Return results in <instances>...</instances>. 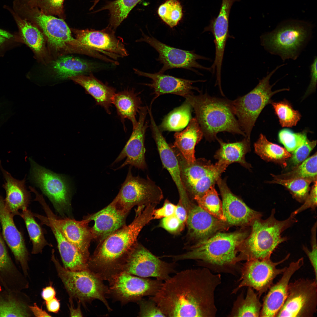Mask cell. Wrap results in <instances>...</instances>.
Masks as SVG:
<instances>
[{
    "instance_id": "obj_46",
    "label": "cell",
    "mask_w": 317,
    "mask_h": 317,
    "mask_svg": "<svg viewBox=\"0 0 317 317\" xmlns=\"http://www.w3.org/2000/svg\"><path fill=\"white\" fill-rule=\"evenodd\" d=\"M271 103L282 127L295 126L300 119V113L298 111L294 110L291 104L286 100Z\"/></svg>"
},
{
    "instance_id": "obj_53",
    "label": "cell",
    "mask_w": 317,
    "mask_h": 317,
    "mask_svg": "<svg viewBox=\"0 0 317 317\" xmlns=\"http://www.w3.org/2000/svg\"><path fill=\"white\" fill-rule=\"evenodd\" d=\"M310 194L303 203V204L291 214L294 216L309 208L315 210L317 206V180L314 182Z\"/></svg>"
},
{
    "instance_id": "obj_59",
    "label": "cell",
    "mask_w": 317,
    "mask_h": 317,
    "mask_svg": "<svg viewBox=\"0 0 317 317\" xmlns=\"http://www.w3.org/2000/svg\"><path fill=\"white\" fill-rule=\"evenodd\" d=\"M56 292L54 288L50 285L43 289L41 296L45 302L49 301L55 297Z\"/></svg>"
},
{
    "instance_id": "obj_29",
    "label": "cell",
    "mask_w": 317,
    "mask_h": 317,
    "mask_svg": "<svg viewBox=\"0 0 317 317\" xmlns=\"http://www.w3.org/2000/svg\"><path fill=\"white\" fill-rule=\"evenodd\" d=\"M0 169L4 179L2 187L6 193L4 199L6 206L14 217L19 216V210L27 208L31 199L30 193L25 185L26 178L18 180L14 178L3 168L0 161Z\"/></svg>"
},
{
    "instance_id": "obj_44",
    "label": "cell",
    "mask_w": 317,
    "mask_h": 317,
    "mask_svg": "<svg viewBox=\"0 0 317 317\" xmlns=\"http://www.w3.org/2000/svg\"><path fill=\"white\" fill-rule=\"evenodd\" d=\"M315 181L310 179H283L273 177V180L267 181V183L283 186L289 190L294 198L298 202L303 203L309 194L310 184Z\"/></svg>"
},
{
    "instance_id": "obj_12",
    "label": "cell",
    "mask_w": 317,
    "mask_h": 317,
    "mask_svg": "<svg viewBox=\"0 0 317 317\" xmlns=\"http://www.w3.org/2000/svg\"><path fill=\"white\" fill-rule=\"evenodd\" d=\"M31 169L29 178L49 198L56 211L64 217L70 212L71 188L66 177L46 169L29 158Z\"/></svg>"
},
{
    "instance_id": "obj_37",
    "label": "cell",
    "mask_w": 317,
    "mask_h": 317,
    "mask_svg": "<svg viewBox=\"0 0 317 317\" xmlns=\"http://www.w3.org/2000/svg\"><path fill=\"white\" fill-rule=\"evenodd\" d=\"M7 9L12 14L18 27V37L36 53L42 54L45 48V39L42 33L34 24L21 18L9 8Z\"/></svg>"
},
{
    "instance_id": "obj_23",
    "label": "cell",
    "mask_w": 317,
    "mask_h": 317,
    "mask_svg": "<svg viewBox=\"0 0 317 317\" xmlns=\"http://www.w3.org/2000/svg\"><path fill=\"white\" fill-rule=\"evenodd\" d=\"M134 70L137 75L151 79L150 83L143 84L153 90V94L155 97L152 102L160 95L168 94L179 95L186 98L193 94V90L200 92L197 87L193 86V83L205 81L203 80H192L186 79L158 72L153 73H148L136 68H134Z\"/></svg>"
},
{
    "instance_id": "obj_8",
    "label": "cell",
    "mask_w": 317,
    "mask_h": 317,
    "mask_svg": "<svg viewBox=\"0 0 317 317\" xmlns=\"http://www.w3.org/2000/svg\"><path fill=\"white\" fill-rule=\"evenodd\" d=\"M14 11L21 18L35 23L46 36L50 45L58 51L79 52L77 41L72 36L70 28L62 19L46 14L37 7L29 6L15 0L13 2Z\"/></svg>"
},
{
    "instance_id": "obj_49",
    "label": "cell",
    "mask_w": 317,
    "mask_h": 317,
    "mask_svg": "<svg viewBox=\"0 0 317 317\" xmlns=\"http://www.w3.org/2000/svg\"><path fill=\"white\" fill-rule=\"evenodd\" d=\"M64 0H36L33 7H37L48 15H54L60 18L64 17L63 10Z\"/></svg>"
},
{
    "instance_id": "obj_28",
    "label": "cell",
    "mask_w": 317,
    "mask_h": 317,
    "mask_svg": "<svg viewBox=\"0 0 317 317\" xmlns=\"http://www.w3.org/2000/svg\"><path fill=\"white\" fill-rule=\"evenodd\" d=\"M36 217L43 224L51 229L57 241L64 267L72 271L88 269L90 258L85 256L76 247L67 240L49 218L38 214Z\"/></svg>"
},
{
    "instance_id": "obj_20",
    "label": "cell",
    "mask_w": 317,
    "mask_h": 317,
    "mask_svg": "<svg viewBox=\"0 0 317 317\" xmlns=\"http://www.w3.org/2000/svg\"><path fill=\"white\" fill-rule=\"evenodd\" d=\"M46 215L54 223L64 237L76 247L85 256L90 258L89 248L92 239L89 222L84 219L77 221L69 218H59L53 213L44 199L40 200Z\"/></svg>"
},
{
    "instance_id": "obj_19",
    "label": "cell",
    "mask_w": 317,
    "mask_h": 317,
    "mask_svg": "<svg viewBox=\"0 0 317 317\" xmlns=\"http://www.w3.org/2000/svg\"><path fill=\"white\" fill-rule=\"evenodd\" d=\"M147 113V107H141L140 108L136 126L133 128L129 140L112 164L113 165L126 158L125 161L117 170L128 165L142 170L146 168L144 140L146 131L148 127V122L146 120Z\"/></svg>"
},
{
    "instance_id": "obj_47",
    "label": "cell",
    "mask_w": 317,
    "mask_h": 317,
    "mask_svg": "<svg viewBox=\"0 0 317 317\" xmlns=\"http://www.w3.org/2000/svg\"><path fill=\"white\" fill-rule=\"evenodd\" d=\"M157 12L162 20L170 28L176 26L181 19L182 7L178 0H167L158 9Z\"/></svg>"
},
{
    "instance_id": "obj_38",
    "label": "cell",
    "mask_w": 317,
    "mask_h": 317,
    "mask_svg": "<svg viewBox=\"0 0 317 317\" xmlns=\"http://www.w3.org/2000/svg\"><path fill=\"white\" fill-rule=\"evenodd\" d=\"M254 147L256 153L262 159L277 163L283 167L286 166V161L291 155L285 148L269 141L262 134L254 143Z\"/></svg>"
},
{
    "instance_id": "obj_25",
    "label": "cell",
    "mask_w": 317,
    "mask_h": 317,
    "mask_svg": "<svg viewBox=\"0 0 317 317\" xmlns=\"http://www.w3.org/2000/svg\"><path fill=\"white\" fill-rule=\"evenodd\" d=\"M303 264V257L291 262L279 281L271 286L264 298L260 317H276L287 297L291 278Z\"/></svg>"
},
{
    "instance_id": "obj_4",
    "label": "cell",
    "mask_w": 317,
    "mask_h": 317,
    "mask_svg": "<svg viewBox=\"0 0 317 317\" xmlns=\"http://www.w3.org/2000/svg\"><path fill=\"white\" fill-rule=\"evenodd\" d=\"M194 111L206 139H216L220 132L241 134L246 138L235 117L231 101L212 97L207 94H191L186 98Z\"/></svg>"
},
{
    "instance_id": "obj_10",
    "label": "cell",
    "mask_w": 317,
    "mask_h": 317,
    "mask_svg": "<svg viewBox=\"0 0 317 317\" xmlns=\"http://www.w3.org/2000/svg\"><path fill=\"white\" fill-rule=\"evenodd\" d=\"M79 52L115 65L118 60L128 53L122 39L117 37L115 31L107 26L100 30L74 29Z\"/></svg>"
},
{
    "instance_id": "obj_22",
    "label": "cell",
    "mask_w": 317,
    "mask_h": 317,
    "mask_svg": "<svg viewBox=\"0 0 317 317\" xmlns=\"http://www.w3.org/2000/svg\"><path fill=\"white\" fill-rule=\"evenodd\" d=\"M222 198V209L225 222L232 225H251L262 214L248 206L234 194L228 187L225 179L220 178L217 182Z\"/></svg>"
},
{
    "instance_id": "obj_26",
    "label": "cell",
    "mask_w": 317,
    "mask_h": 317,
    "mask_svg": "<svg viewBox=\"0 0 317 317\" xmlns=\"http://www.w3.org/2000/svg\"><path fill=\"white\" fill-rule=\"evenodd\" d=\"M150 127L164 167L168 171L178 189L180 201L185 205L190 201L184 189L181 181L178 160L173 150L166 142L154 119L150 120Z\"/></svg>"
},
{
    "instance_id": "obj_52",
    "label": "cell",
    "mask_w": 317,
    "mask_h": 317,
    "mask_svg": "<svg viewBox=\"0 0 317 317\" xmlns=\"http://www.w3.org/2000/svg\"><path fill=\"white\" fill-rule=\"evenodd\" d=\"M317 222H316L311 230V249L309 250L303 246V249L308 257L314 270L315 280L317 281V246L316 241Z\"/></svg>"
},
{
    "instance_id": "obj_51",
    "label": "cell",
    "mask_w": 317,
    "mask_h": 317,
    "mask_svg": "<svg viewBox=\"0 0 317 317\" xmlns=\"http://www.w3.org/2000/svg\"><path fill=\"white\" fill-rule=\"evenodd\" d=\"M140 308L139 314L140 317H166L156 303L150 298H143L137 302Z\"/></svg>"
},
{
    "instance_id": "obj_57",
    "label": "cell",
    "mask_w": 317,
    "mask_h": 317,
    "mask_svg": "<svg viewBox=\"0 0 317 317\" xmlns=\"http://www.w3.org/2000/svg\"><path fill=\"white\" fill-rule=\"evenodd\" d=\"M18 38L17 36L0 29V50L3 49L15 40H18Z\"/></svg>"
},
{
    "instance_id": "obj_11",
    "label": "cell",
    "mask_w": 317,
    "mask_h": 317,
    "mask_svg": "<svg viewBox=\"0 0 317 317\" xmlns=\"http://www.w3.org/2000/svg\"><path fill=\"white\" fill-rule=\"evenodd\" d=\"M171 148L178 160L183 185L190 199L202 196L214 186L227 167L218 162L213 164L203 158L189 163L178 150Z\"/></svg>"
},
{
    "instance_id": "obj_54",
    "label": "cell",
    "mask_w": 317,
    "mask_h": 317,
    "mask_svg": "<svg viewBox=\"0 0 317 317\" xmlns=\"http://www.w3.org/2000/svg\"><path fill=\"white\" fill-rule=\"evenodd\" d=\"M160 225L169 232L176 233L181 230L184 225L174 215L162 218Z\"/></svg>"
},
{
    "instance_id": "obj_5",
    "label": "cell",
    "mask_w": 317,
    "mask_h": 317,
    "mask_svg": "<svg viewBox=\"0 0 317 317\" xmlns=\"http://www.w3.org/2000/svg\"><path fill=\"white\" fill-rule=\"evenodd\" d=\"M273 209L270 216L265 220L261 217L252 222L251 230L240 249V261L263 259L270 258L272 254L280 244L286 241L282 233L297 221L291 213L287 219L279 220L275 217Z\"/></svg>"
},
{
    "instance_id": "obj_33",
    "label": "cell",
    "mask_w": 317,
    "mask_h": 317,
    "mask_svg": "<svg viewBox=\"0 0 317 317\" xmlns=\"http://www.w3.org/2000/svg\"><path fill=\"white\" fill-rule=\"evenodd\" d=\"M52 66L57 77L63 79L90 73L104 68V65L98 63L71 56L59 58L54 61Z\"/></svg>"
},
{
    "instance_id": "obj_56",
    "label": "cell",
    "mask_w": 317,
    "mask_h": 317,
    "mask_svg": "<svg viewBox=\"0 0 317 317\" xmlns=\"http://www.w3.org/2000/svg\"><path fill=\"white\" fill-rule=\"evenodd\" d=\"M317 58L315 56L310 66V81L309 85L306 93L307 95L314 91L316 87L317 78Z\"/></svg>"
},
{
    "instance_id": "obj_3",
    "label": "cell",
    "mask_w": 317,
    "mask_h": 317,
    "mask_svg": "<svg viewBox=\"0 0 317 317\" xmlns=\"http://www.w3.org/2000/svg\"><path fill=\"white\" fill-rule=\"evenodd\" d=\"M248 236L246 232H219L200 241L185 253L167 255L173 262L194 260L206 265L205 267L223 269L232 267L239 261L241 247Z\"/></svg>"
},
{
    "instance_id": "obj_58",
    "label": "cell",
    "mask_w": 317,
    "mask_h": 317,
    "mask_svg": "<svg viewBox=\"0 0 317 317\" xmlns=\"http://www.w3.org/2000/svg\"><path fill=\"white\" fill-rule=\"evenodd\" d=\"M175 215L183 224L184 225L186 222L188 217L187 210L179 201L178 204L176 205Z\"/></svg>"
},
{
    "instance_id": "obj_43",
    "label": "cell",
    "mask_w": 317,
    "mask_h": 317,
    "mask_svg": "<svg viewBox=\"0 0 317 317\" xmlns=\"http://www.w3.org/2000/svg\"><path fill=\"white\" fill-rule=\"evenodd\" d=\"M317 156L316 152L289 172L278 175L272 174V176L283 179L301 178L317 180Z\"/></svg>"
},
{
    "instance_id": "obj_62",
    "label": "cell",
    "mask_w": 317,
    "mask_h": 317,
    "mask_svg": "<svg viewBox=\"0 0 317 317\" xmlns=\"http://www.w3.org/2000/svg\"><path fill=\"white\" fill-rule=\"evenodd\" d=\"M72 299L70 298V305L69 306L70 316L71 317H82V314L81 310L80 303L78 301V306L77 308H75L72 305Z\"/></svg>"
},
{
    "instance_id": "obj_1",
    "label": "cell",
    "mask_w": 317,
    "mask_h": 317,
    "mask_svg": "<svg viewBox=\"0 0 317 317\" xmlns=\"http://www.w3.org/2000/svg\"><path fill=\"white\" fill-rule=\"evenodd\" d=\"M149 297L166 317H213L217 309L215 291L221 276L205 267L176 272Z\"/></svg>"
},
{
    "instance_id": "obj_16",
    "label": "cell",
    "mask_w": 317,
    "mask_h": 317,
    "mask_svg": "<svg viewBox=\"0 0 317 317\" xmlns=\"http://www.w3.org/2000/svg\"><path fill=\"white\" fill-rule=\"evenodd\" d=\"M109 292L123 304L137 302L144 297L153 296L161 288L163 281L135 276L121 272L112 276Z\"/></svg>"
},
{
    "instance_id": "obj_63",
    "label": "cell",
    "mask_w": 317,
    "mask_h": 317,
    "mask_svg": "<svg viewBox=\"0 0 317 317\" xmlns=\"http://www.w3.org/2000/svg\"><path fill=\"white\" fill-rule=\"evenodd\" d=\"M21 3L26 5L33 7L34 6L36 0H18Z\"/></svg>"
},
{
    "instance_id": "obj_7",
    "label": "cell",
    "mask_w": 317,
    "mask_h": 317,
    "mask_svg": "<svg viewBox=\"0 0 317 317\" xmlns=\"http://www.w3.org/2000/svg\"><path fill=\"white\" fill-rule=\"evenodd\" d=\"M52 254L51 260L70 298L77 299L80 302L97 299L104 304L109 311H111L105 297L109 290L101 278L88 269L79 271L67 269L56 258L54 249Z\"/></svg>"
},
{
    "instance_id": "obj_27",
    "label": "cell",
    "mask_w": 317,
    "mask_h": 317,
    "mask_svg": "<svg viewBox=\"0 0 317 317\" xmlns=\"http://www.w3.org/2000/svg\"><path fill=\"white\" fill-rule=\"evenodd\" d=\"M186 221L190 237L201 241L226 227V222L210 214L198 205L192 203L187 209Z\"/></svg>"
},
{
    "instance_id": "obj_61",
    "label": "cell",
    "mask_w": 317,
    "mask_h": 317,
    "mask_svg": "<svg viewBox=\"0 0 317 317\" xmlns=\"http://www.w3.org/2000/svg\"><path fill=\"white\" fill-rule=\"evenodd\" d=\"M30 311L34 316L37 317H51L50 314L38 306L36 303L33 306H29Z\"/></svg>"
},
{
    "instance_id": "obj_45",
    "label": "cell",
    "mask_w": 317,
    "mask_h": 317,
    "mask_svg": "<svg viewBox=\"0 0 317 317\" xmlns=\"http://www.w3.org/2000/svg\"><path fill=\"white\" fill-rule=\"evenodd\" d=\"M193 200L197 202L198 205L207 212L225 222L223 213L222 202L214 186L211 187L203 195L196 197Z\"/></svg>"
},
{
    "instance_id": "obj_24",
    "label": "cell",
    "mask_w": 317,
    "mask_h": 317,
    "mask_svg": "<svg viewBox=\"0 0 317 317\" xmlns=\"http://www.w3.org/2000/svg\"><path fill=\"white\" fill-rule=\"evenodd\" d=\"M128 214L118 207L114 199L103 209L86 217L85 219L89 222H94L90 228L92 239L100 242L125 225Z\"/></svg>"
},
{
    "instance_id": "obj_32",
    "label": "cell",
    "mask_w": 317,
    "mask_h": 317,
    "mask_svg": "<svg viewBox=\"0 0 317 317\" xmlns=\"http://www.w3.org/2000/svg\"><path fill=\"white\" fill-rule=\"evenodd\" d=\"M203 136L201 129L195 118H191L186 128L176 132L175 141L172 147L177 149L189 163L193 162L195 158V147Z\"/></svg>"
},
{
    "instance_id": "obj_50",
    "label": "cell",
    "mask_w": 317,
    "mask_h": 317,
    "mask_svg": "<svg viewBox=\"0 0 317 317\" xmlns=\"http://www.w3.org/2000/svg\"><path fill=\"white\" fill-rule=\"evenodd\" d=\"M316 140L311 141L307 138L302 145L292 153L290 161L294 167L299 165L307 158L316 145Z\"/></svg>"
},
{
    "instance_id": "obj_40",
    "label": "cell",
    "mask_w": 317,
    "mask_h": 317,
    "mask_svg": "<svg viewBox=\"0 0 317 317\" xmlns=\"http://www.w3.org/2000/svg\"><path fill=\"white\" fill-rule=\"evenodd\" d=\"M192 107L186 100L180 106L170 112L163 119L158 128L164 131H179L187 126L191 119Z\"/></svg>"
},
{
    "instance_id": "obj_6",
    "label": "cell",
    "mask_w": 317,
    "mask_h": 317,
    "mask_svg": "<svg viewBox=\"0 0 317 317\" xmlns=\"http://www.w3.org/2000/svg\"><path fill=\"white\" fill-rule=\"evenodd\" d=\"M311 25L303 21L288 20L273 31L262 35L261 45L270 53L278 55L283 60H295L310 40Z\"/></svg>"
},
{
    "instance_id": "obj_60",
    "label": "cell",
    "mask_w": 317,
    "mask_h": 317,
    "mask_svg": "<svg viewBox=\"0 0 317 317\" xmlns=\"http://www.w3.org/2000/svg\"><path fill=\"white\" fill-rule=\"evenodd\" d=\"M45 302L48 311L55 313L59 312L60 309V303L59 300L55 297Z\"/></svg>"
},
{
    "instance_id": "obj_18",
    "label": "cell",
    "mask_w": 317,
    "mask_h": 317,
    "mask_svg": "<svg viewBox=\"0 0 317 317\" xmlns=\"http://www.w3.org/2000/svg\"><path fill=\"white\" fill-rule=\"evenodd\" d=\"M142 36V38L136 41L147 43L158 53L157 60L163 65L158 73L163 74L168 70L177 68L186 69L197 73L194 68L211 71L210 68L204 67L197 61L199 59H208L207 58L197 54L193 51L183 50L171 46L143 33Z\"/></svg>"
},
{
    "instance_id": "obj_42",
    "label": "cell",
    "mask_w": 317,
    "mask_h": 317,
    "mask_svg": "<svg viewBox=\"0 0 317 317\" xmlns=\"http://www.w3.org/2000/svg\"><path fill=\"white\" fill-rule=\"evenodd\" d=\"M19 216L23 220L30 240L32 244L31 253H41L44 247L49 244L45 238L43 230L34 218L33 213L26 208L22 210Z\"/></svg>"
},
{
    "instance_id": "obj_55",
    "label": "cell",
    "mask_w": 317,
    "mask_h": 317,
    "mask_svg": "<svg viewBox=\"0 0 317 317\" xmlns=\"http://www.w3.org/2000/svg\"><path fill=\"white\" fill-rule=\"evenodd\" d=\"M176 208V205L166 200L161 207L154 210L153 219H158L174 215Z\"/></svg>"
},
{
    "instance_id": "obj_21",
    "label": "cell",
    "mask_w": 317,
    "mask_h": 317,
    "mask_svg": "<svg viewBox=\"0 0 317 317\" xmlns=\"http://www.w3.org/2000/svg\"><path fill=\"white\" fill-rule=\"evenodd\" d=\"M14 217L6 208L4 199L0 194V223L4 240L12 252L22 273L28 276L29 253L21 233L17 227Z\"/></svg>"
},
{
    "instance_id": "obj_39",
    "label": "cell",
    "mask_w": 317,
    "mask_h": 317,
    "mask_svg": "<svg viewBox=\"0 0 317 317\" xmlns=\"http://www.w3.org/2000/svg\"><path fill=\"white\" fill-rule=\"evenodd\" d=\"M262 304L252 288L248 287L246 295L242 293L235 301L229 316L259 317Z\"/></svg>"
},
{
    "instance_id": "obj_36",
    "label": "cell",
    "mask_w": 317,
    "mask_h": 317,
    "mask_svg": "<svg viewBox=\"0 0 317 317\" xmlns=\"http://www.w3.org/2000/svg\"><path fill=\"white\" fill-rule=\"evenodd\" d=\"M220 144L214 158L218 162L228 166L233 163H237L243 167L250 169L251 166L245 161V155L250 150V141L246 138L241 141L234 143H226L217 138Z\"/></svg>"
},
{
    "instance_id": "obj_13",
    "label": "cell",
    "mask_w": 317,
    "mask_h": 317,
    "mask_svg": "<svg viewBox=\"0 0 317 317\" xmlns=\"http://www.w3.org/2000/svg\"><path fill=\"white\" fill-rule=\"evenodd\" d=\"M129 166L127 175L114 199L118 207L128 213L134 207L156 205L163 198L161 188L148 176L146 178L134 176Z\"/></svg>"
},
{
    "instance_id": "obj_9",
    "label": "cell",
    "mask_w": 317,
    "mask_h": 317,
    "mask_svg": "<svg viewBox=\"0 0 317 317\" xmlns=\"http://www.w3.org/2000/svg\"><path fill=\"white\" fill-rule=\"evenodd\" d=\"M284 65L278 66L266 76L259 80L256 86L248 93L231 101L233 113L238 118L237 121L241 129L249 139L258 117L265 107L272 102V96L279 92L289 90L288 88H284L272 91V88L275 83L272 85L269 83L272 76Z\"/></svg>"
},
{
    "instance_id": "obj_48",
    "label": "cell",
    "mask_w": 317,
    "mask_h": 317,
    "mask_svg": "<svg viewBox=\"0 0 317 317\" xmlns=\"http://www.w3.org/2000/svg\"><path fill=\"white\" fill-rule=\"evenodd\" d=\"M279 142L289 152L292 153L302 145L307 138L306 131L295 133L288 129L280 130L278 134Z\"/></svg>"
},
{
    "instance_id": "obj_14",
    "label": "cell",
    "mask_w": 317,
    "mask_h": 317,
    "mask_svg": "<svg viewBox=\"0 0 317 317\" xmlns=\"http://www.w3.org/2000/svg\"><path fill=\"white\" fill-rule=\"evenodd\" d=\"M175 263L162 260L136 243L128 253L118 272H125L144 278L153 277L163 281L176 272Z\"/></svg>"
},
{
    "instance_id": "obj_35",
    "label": "cell",
    "mask_w": 317,
    "mask_h": 317,
    "mask_svg": "<svg viewBox=\"0 0 317 317\" xmlns=\"http://www.w3.org/2000/svg\"><path fill=\"white\" fill-rule=\"evenodd\" d=\"M139 95L134 89H129L116 93L113 97L112 104L116 108L117 114L124 129L126 119L131 122L133 128L137 125L136 116L141 107L142 104Z\"/></svg>"
},
{
    "instance_id": "obj_41",
    "label": "cell",
    "mask_w": 317,
    "mask_h": 317,
    "mask_svg": "<svg viewBox=\"0 0 317 317\" xmlns=\"http://www.w3.org/2000/svg\"><path fill=\"white\" fill-rule=\"evenodd\" d=\"M141 0H115L107 3L96 11L108 10L110 18L108 26L114 30L128 16L131 10Z\"/></svg>"
},
{
    "instance_id": "obj_2",
    "label": "cell",
    "mask_w": 317,
    "mask_h": 317,
    "mask_svg": "<svg viewBox=\"0 0 317 317\" xmlns=\"http://www.w3.org/2000/svg\"><path fill=\"white\" fill-rule=\"evenodd\" d=\"M155 205L138 207L135 217L110 235L97 247L90 257L88 268L102 279H106L117 272L129 251L137 243L141 230L153 219Z\"/></svg>"
},
{
    "instance_id": "obj_34",
    "label": "cell",
    "mask_w": 317,
    "mask_h": 317,
    "mask_svg": "<svg viewBox=\"0 0 317 317\" xmlns=\"http://www.w3.org/2000/svg\"><path fill=\"white\" fill-rule=\"evenodd\" d=\"M30 300L22 291L0 289V317H30Z\"/></svg>"
},
{
    "instance_id": "obj_30",
    "label": "cell",
    "mask_w": 317,
    "mask_h": 317,
    "mask_svg": "<svg viewBox=\"0 0 317 317\" xmlns=\"http://www.w3.org/2000/svg\"><path fill=\"white\" fill-rule=\"evenodd\" d=\"M239 0H222L218 15L212 19L204 32L209 31L213 34L215 46L214 63L218 65L222 63L226 41L230 36L229 20L230 9L233 3Z\"/></svg>"
},
{
    "instance_id": "obj_17",
    "label": "cell",
    "mask_w": 317,
    "mask_h": 317,
    "mask_svg": "<svg viewBox=\"0 0 317 317\" xmlns=\"http://www.w3.org/2000/svg\"><path fill=\"white\" fill-rule=\"evenodd\" d=\"M289 256L288 254L277 262L272 261L270 258L246 261L241 268L239 284L232 293H236L244 287H248L256 290L260 296L273 284L274 279L285 270L286 267L278 268L277 267L287 260Z\"/></svg>"
},
{
    "instance_id": "obj_15",
    "label": "cell",
    "mask_w": 317,
    "mask_h": 317,
    "mask_svg": "<svg viewBox=\"0 0 317 317\" xmlns=\"http://www.w3.org/2000/svg\"><path fill=\"white\" fill-rule=\"evenodd\" d=\"M317 281L302 278L289 283L287 297L276 317L313 316L317 311Z\"/></svg>"
},
{
    "instance_id": "obj_31",
    "label": "cell",
    "mask_w": 317,
    "mask_h": 317,
    "mask_svg": "<svg viewBox=\"0 0 317 317\" xmlns=\"http://www.w3.org/2000/svg\"><path fill=\"white\" fill-rule=\"evenodd\" d=\"M82 86L95 99L96 104L103 107L109 114L115 94L116 89L104 84L90 73L89 75H80L70 78Z\"/></svg>"
}]
</instances>
